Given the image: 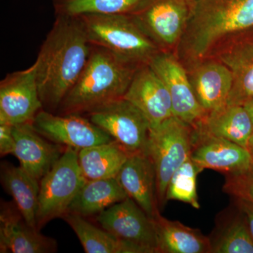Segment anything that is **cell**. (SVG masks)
Listing matches in <instances>:
<instances>
[{
	"label": "cell",
	"mask_w": 253,
	"mask_h": 253,
	"mask_svg": "<svg viewBox=\"0 0 253 253\" xmlns=\"http://www.w3.org/2000/svg\"><path fill=\"white\" fill-rule=\"evenodd\" d=\"M191 14L176 56L186 71L253 34V0H190Z\"/></svg>",
	"instance_id": "cell-1"
},
{
	"label": "cell",
	"mask_w": 253,
	"mask_h": 253,
	"mask_svg": "<svg viewBox=\"0 0 253 253\" xmlns=\"http://www.w3.org/2000/svg\"><path fill=\"white\" fill-rule=\"evenodd\" d=\"M91 49L80 16H56L34 63L43 109L57 112L85 67Z\"/></svg>",
	"instance_id": "cell-2"
},
{
	"label": "cell",
	"mask_w": 253,
	"mask_h": 253,
	"mask_svg": "<svg viewBox=\"0 0 253 253\" xmlns=\"http://www.w3.org/2000/svg\"><path fill=\"white\" fill-rule=\"evenodd\" d=\"M139 68L109 50L91 44L85 67L56 113L84 115L123 98Z\"/></svg>",
	"instance_id": "cell-3"
},
{
	"label": "cell",
	"mask_w": 253,
	"mask_h": 253,
	"mask_svg": "<svg viewBox=\"0 0 253 253\" xmlns=\"http://www.w3.org/2000/svg\"><path fill=\"white\" fill-rule=\"evenodd\" d=\"M80 17L92 45L109 50L131 64L139 67L149 65L161 52L131 15L86 14Z\"/></svg>",
	"instance_id": "cell-4"
},
{
	"label": "cell",
	"mask_w": 253,
	"mask_h": 253,
	"mask_svg": "<svg viewBox=\"0 0 253 253\" xmlns=\"http://www.w3.org/2000/svg\"><path fill=\"white\" fill-rule=\"evenodd\" d=\"M196 129L172 116L151 128L148 156L154 164L156 175V194L160 211L167 204L166 193L169 180L191 157L196 142Z\"/></svg>",
	"instance_id": "cell-5"
},
{
	"label": "cell",
	"mask_w": 253,
	"mask_h": 253,
	"mask_svg": "<svg viewBox=\"0 0 253 253\" xmlns=\"http://www.w3.org/2000/svg\"><path fill=\"white\" fill-rule=\"evenodd\" d=\"M77 149L66 147L61 157L41 180L37 212V228L41 231L48 222L67 213L86 179L78 162Z\"/></svg>",
	"instance_id": "cell-6"
},
{
	"label": "cell",
	"mask_w": 253,
	"mask_h": 253,
	"mask_svg": "<svg viewBox=\"0 0 253 253\" xmlns=\"http://www.w3.org/2000/svg\"><path fill=\"white\" fill-rule=\"evenodd\" d=\"M111 136L129 154L148 155L151 126L142 112L121 98L83 115Z\"/></svg>",
	"instance_id": "cell-7"
},
{
	"label": "cell",
	"mask_w": 253,
	"mask_h": 253,
	"mask_svg": "<svg viewBox=\"0 0 253 253\" xmlns=\"http://www.w3.org/2000/svg\"><path fill=\"white\" fill-rule=\"evenodd\" d=\"M190 14V0H148L131 16L161 51L175 54Z\"/></svg>",
	"instance_id": "cell-8"
},
{
	"label": "cell",
	"mask_w": 253,
	"mask_h": 253,
	"mask_svg": "<svg viewBox=\"0 0 253 253\" xmlns=\"http://www.w3.org/2000/svg\"><path fill=\"white\" fill-rule=\"evenodd\" d=\"M96 219L101 227L132 245L140 253H158L154 219L131 198L104 210Z\"/></svg>",
	"instance_id": "cell-9"
},
{
	"label": "cell",
	"mask_w": 253,
	"mask_h": 253,
	"mask_svg": "<svg viewBox=\"0 0 253 253\" xmlns=\"http://www.w3.org/2000/svg\"><path fill=\"white\" fill-rule=\"evenodd\" d=\"M31 125L41 135L51 142L78 151L114 141L83 115H61L42 109Z\"/></svg>",
	"instance_id": "cell-10"
},
{
	"label": "cell",
	"mask_w": 253,
	"mask_h": 253,
	"mask_svg": "<svg viewBox=\"0 0 253 253\" xmlns=\"http://www.w3.org/2000/svg\"><path fill=\"white\" fill-rule=\"evenodd\" d=\"M43 109L36 65L9 73L0 83V125L16 126L32 123Z\"/></svg>",
	"instance_id": "cell-11"
},
{
	"label": "cell",
	"mask_w": 253,
	"mask_h": 253,
	"mask_svg": "<svg viewBox=\"0 0 253 253\" xmlns=\"http://www.w3.org/2000/svg\"><path fill=\"white\" fill-rule=\"evenodd\" d=\"M149 66L167 88L174 116L197 127L206 113L195 96L186 68L176 54L161 51L151 60Z\"/></svg>",
	"instance_id": "cell-12"
},
{
	"label": "cell",
	"mask_w": 253,
	"mask_h": 253,
	"mask_svg": "<svg viewBox=\"0 0 253 253\" xmlns=\"http://www.w3.org/2000/svg\"><path fill=\"white\" fill-rule=\"evenodd\" d=\"M196 142L191 158L204 170L214 169L226 174L249 172L253 159L247 149L235 143L196 129Z\"/></svg>",
	"instance_id": "cell-13"
},
{
	"label": "cell",
	"mask_w": 253,
	"mask_h": 253,
	"mask_svg": "<svg viewBox=\"0 0 253 253\" xmlns=\"http://www.w3.org/2000/svg\"><path fill=\"white\" fill-rule=\"evenodd\" d=\"M123 98L140 110L151 128L174 116L167 88L149 65L138 68Z\"/></svg>",
	"instance_id": "cell-14"
},
{
	"label": "cell",
	"mask_w": 253,
	"mask_h": 253,
	"mask_svg": "<svg viewBox=\"0 0 253 253\" xmlns=\"http://www.w3.org/2000/svg\"><path fill=\"white\" fill-rule=\"evenodd\" d=\"M56 251V241L30 226L14 203H1L0 253H52Z\"/></svg>",
	"instance_id": "cell-15"
},
{
	"label": "cell",
	"mask_w": 253,
	"mask_h": 253,
	"mask_svg": "<svg viewBox=\"0 0 253 253\" xmlns=\"http://www.w3.org/2000/svg\"><path fill=\"white\" fill-rule=\"evenodd\" d=\"M15 139L14 156L20 166L41 181L61 157L66 146L43 137L31 123L13 126Z\"/></svg>",
	"instance_id": "cell-16"
},
{
	"label": "cell",
	"mask_w": 253,
	"mask_h": 253,
	"mask_svg": "<svg viewBox=\"0 0 253 253\" xmlns=\"http://www.w3.org/2000/svg\"><path fill=\"white\" fill-rule=\"evenodd\" d=\"M186 71L195 96L206 116L227 104L233 75L224 63L215 58L208 59Z\"/></svg>",
	"instance_id": "cell-17"
},
{
	"label": "cell",
	"mask_w": 253,
	"mask_h": 253,
	"mask_svg": "<svg viewBox=\"0 0 253 253\" xmlns=\"http://www.w3.org/2000/svg\"><path fill=\"white\" fill-rule=\"evenodd\" d=\"M116 178L128 196L150 217L154 219L161 213L156 194V171L148 155H129Z\"/></svg>",
	"instance_id": "cell-18"
},
{
	"label": "cell",
	"mask_w": 253,
	"mask_h": 253,
	"mask_svg": "<svg viewBox=\"0 0 253 253\" xmlns=\"http://www.w3.org/2000/svg\"><path fill=\"white\" fill-rule=\"evenodd\" d=\"M230 69L232 89L227 104L243 105L253 98V34L239 40L215 56Z\"/></svg>",
	"instance_id": "cell-19"
},
{
	"label": "cell",
	"mask_w": 253,
	"mask_h": 253,
	"mask_svg": "<svg viewBox=\"0 0 253 253\" xmlns=\"http://www.w3.org/2000/svg\"><path fill=\"white\" fill-rule=\"evenodd\" d=\"M195 129L227 139L247 149L253 135L252 121L243 105L226 104L207 115Z\"/></svg>",
	"instance_id": "cell-20"
},
{
	"label": "cell",
	"mask_w": 253,
	"mask_h": 253,
	"mask_svg": "<svg viewBox=\"0 0 253 253\" xmlns=\"http://www.w3.org/2000/svg\"><path fill=\"white\" fill-rule=\"evenodd\" d=\"M0 179L3 188L13 198L15 205L26 222L38 229L37 212L41 181L21 166L16 167L7 162L1 163Z\"/></svg>",
	"instance_id": "cell-21"
},
{
	"label": "cell",
	"mask_w": 253,
	"mask_h": 253,
	"mask_svg": "<svg viewBox=\"0 0 253 253\" xmlns=\"http://www.w3.org/2000/svg\"><path fill=\"white\" fill-rule=\"evenodd\" d=\"M158 253H212L210 238L199 229L179 221L166 219L161 213L154 218Z\"/></svg>",
	"instance_id": "cell-22"
},
{
	"label": "cell",
	"mask_w": 253,
	"mask_h": 253,
	"mask_svg": "<svg viewBox=\"0 0 253 253\" xmlns=\"http://www.w3.org/2000/svg\"><path fill=\"white\" fill-rule=\"evenodd\" d=\"M127 198L129 196L117 178L86 180L71 203L67 213L84 217L97 215Z\"/></svg>",
	"instance_id": "cell-23"
},
{
	"label": "cell",
	"mask_w": 253,
	"mask_h": 253,
	"mask_svg": "<svg viewBox=\"0 0 253 253\" xmlns=\"http://www.w3.org/2000/svg\"><path fill=\"white\" fill-rule=\"evenodd\" d=\"M217 219L209 237L212 253H253V238L241 208L236 212L228 208Z\"/></svg>",
	"instance_id": "cell-24"
},
{
	"label": "cell",
	"mask_w": 253,
	"mask_h": 253,
	"mask_svg": "<svg viewBox=\"0 0 253 253\" xmlns=\"http://www.w3.org/2000/svg\"><path fill=\"white\" fill-rule=\"evenodd\" d=\"M130 154L113 141L80 150L78 162L86 180L117 177Z\"/></svg>",
	"instance_id": "cell-25"
},
{
	"label": "cell",
	"mask_w": 253,
	"mask_h": 253,
	"mask_svg": "<svg viewBox=\"0 0 253 253\" xmlns=\"http://www.w3.org/2000/svg\"><path fill=\"white\" fill-rule=\"evenodd\" d=\"M62 218L76 233L86 253H140L132 245L95 226L86 217L68 212Z\"/></svg>",
	"instance_id": "cell-26"
},
{
	"label": "cell",
	"mask_w": 253,
	"mask_h": 253,
	"mask_svg": "<svg viewBox=\"0 0 253 253\" xmlns=\"http://www.w3.org/2000/svg\"><path fill=\"white\" fill-rule=\"evenodd\" d=\"M148 0H52L56 16L134 14Z\"/></svg>",
	"instance_id": "cell-27"
},
{
	"label": "cell",
	"mask_w": 253,
	"mask_h": 253,
	"mask_svg": "<svg viewBox=\"0 0 253 253\" xmlns=\"http://www.w3.org/2000/svg\"><path fill=\"white\" fill-rule=\"evenodd\" d=\"M201 168L195 164L191 157L183 163L174 172L168 184L166 202L178 201L200 209L197 194V176L202 172Z\"/></svg>",
	"instance_id": "cell-28"
},
{
	"label": "cell",
	"mask_w": 253,
	"mask_h": 253,
	"mask_svg": "<svg viewBox=\"0 0 253 253\" xmlns=\"http://www.w3.org/2000/svg\"><path fill=\"white\" fill-rule=\"evenodd\" d=\"M225 177L222 188L224 193L253 204V176L249 172L226 174Z\"/></svg>",
	"instance_id": "cell-29"
},
{
	"label": "cell",
	"mask_w": 253,
	"mask_h": 253,
	"mask_svg": "<svg viewBox=\"0 0 253 253\" xmlns=\"http://www.w3.org/2000/svg\"><path fill=\"white\" fill-rule=\"evenodd\" d=\"M15 139L13 126L0 125V155L1 156L14 154Z\"/></svg>",
	"instance_id": "cell-30"
},
{
	"label": "cell",
	"mask_w": 253,
	"mask_h": 253,
	"mask_svg": "<svg viewBox=\"0 0 253 253\" xmlns=\"http://www.w3.org/2000/svg\"><path fill=\"white\" fill-rule=\"evenodd\" d=\"M237 200L236 204L239 206L246 216L250 232L253 238V204L249 201H245V200Z\"/></svg>",
	"instance_id": "cell-31"
},
{
	"label": "cell",
	"mask_w": 253,
	"mask_h": 253,
	"mask_svg": "<svg viewBox=\"0 0 253 253\" xmlns=\"http://www.w3.org/2000/svg\"><path fill=\"white\" fill-rule=\"evenodd\" d=\"M243 106H244L245 109H246V111L249 113L251 121H252L253 126V98L246 101V102L243 104Z\"/></svg>",
	"instance_id": "cell-32"
},
{
	"label": "cell",
	"mask_w": 253,
	"mask_h": 253,
	"mask_svg": "<svg viewBox=\"0 0 253 253\" xmlns=\"http://www.w3.org/2000/svg\"><path fill=\"white\" fill-rule=\"evenodd\" d=\"M248 150L251 153V156H252V158L253 159V135L252 137H251V140L249 141V147H248Z\"/></svg>",
	"instance_id": "cell-33"
},
{
	"label": "cell",
	"mask_w": 253,
	"mask_h": 253,
	"mask_svg": "<svg viewBox=\"0 0 253 253\" xmlns=\"http://www.w3.org/2000/svg\"><path fill=\"white\" fill-rule=\"evenodd\" d=\"M249 173H250V174H251V175H252L253 176V164L252 168H251V170H250Z\"/></svg>",
	"instance_id": "cell-34"
}]
</instances>
